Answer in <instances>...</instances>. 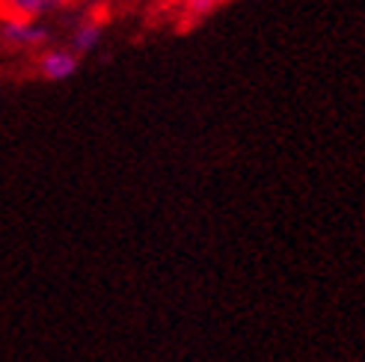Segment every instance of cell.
I'll return each instance as SVG.
<instances>
[{"label":"cell","instance_id":"obj_1","mask_svg":"<svg viewBox=\"0 0 365 362\" xmlns=\"http://www.w3.org/2000/svg\"><path fill=\"white\" fill-rule=\"evenodd\" d=\"M0 39L9 48H39L51 39V33L36 18H6L0 24Z\"/></svg>","mask_w":365,"mask_h":362},{"label":"cell","instance_id":"obj_2","mask_svg":"<svg viewBox=\"0 0 365 362\" xmlns=\"http://www.w3.org/2000/svg\"><path fill=\"white\" fill-rule=\"evenodd\" d=\"M78 71V53L66 48H53L39 60V75L45 81H68Z\"/></svg>","mask_w":365,"mask_h":362},{"label":"cell","instance_id":"obj_3","mask_svg":"<svg viewBox=\"0 0 365 362\" xmlns=\"http://www.w3.org/2000/svg\"><path fill=\"white\" fill-rule=\"evenodd\" d=\"M4 4L12 12L9 18H42L53 9H63L68 0H4Z\"/></svg>","mask_w":365,"mask_h":362},{"label":"cell","instance_id":"obj_4","mask_svg":"<svg viewBox=\"0 0 365 362\" xmlns=\"http://www.w3.org/2000/svg\"><path fill=\"white\" fill-rule=\"evenodd\" d=\"M101 36H104V27L98 24V21H83V24H78V30L71 33V53H89V51H96L98 48V42H101Z\"/></svg>","mask_w":365,"mask_h":362},{"label":"cell","instance_id":"obj_5","mask_svg":"<svg viewBox=\"0 0 365 362\" xmlns=\"http://www.w3.org/2000/svg\"><path fill=\"white\" fill-rule=\"evenodd\" d=\"M217 6V0H187V15L190 18H202Z\"/></svg>","mask_w":365,"mask_h":362}]
</instances>
